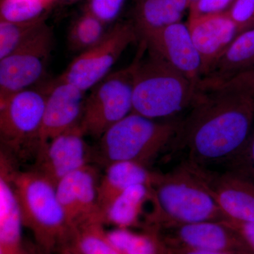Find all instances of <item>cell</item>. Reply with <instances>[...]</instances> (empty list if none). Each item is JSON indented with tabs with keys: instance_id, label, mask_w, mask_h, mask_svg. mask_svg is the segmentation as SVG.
<instances>
[{
	"instance_id": "1",
	"label": "cell",
	"mask_w": 254,
	"mask_h": 254,
	"mask_svg": "<svg viewBox=\"0 0 254 254\" xmlns=\"http://www.w3.org/2000/svg\"><path fill=\"white\" fill-rule=\"evenodd\" d=\"M190 109L181 120L174 146L185 150V160L193 165L228 166L250 140L254 95L226 81H202Z\"/></svg>"
},
{
	"instance_id": "2",
	"label": "cell",
	"mask_w": 254,
	"mask_h": 254,
	"mask_svg": "<svg viewBox=\"0 0 254 254\" xmlns=\"http://www.w3.org/2000/svg\"><path fill=\"white\" fill-rule=\"evenodd\" d=\"M150 189L152 210L146 222L155 231L227 220L195 167L186 160L168 173L155 172Z\"/></svg>"
},
{
	"instance_id": "3",
	"label": "cell",
	"mask_w": 254,
	"mask_h": 254,
	"mask_svg": "<svg viewBox=\"0 0 254 254\" xmlns=\"http://www.w3.org/2000/svg\"><path fill=\"white\" fill-rule=\"evenodd\" d=\"M0 166L6 170L12 185L23 227L31 232L42 250L50 253L68 242L72 228L54 184L36 170H14L3 153Z\"/></svg>"
},
{
	"instance_id": "4",
	"label": "cell",
	"mask_w": 254,
	"mask_h": 254,
	"mask_svg": "<svg viewBox=\"0 0 254 254\" xmlns=\"http://www.w3.org/2000/svg\"><path fill=\"white\" fill-rule=\"evenodd\" d=\"M147 49V48H146ZM140 42L136 55L132 112L145 118H170L191 108L198 87Z\"/></svg>"
},
{
	"instance_id": "5",
	"label": "cell",
	"mask_w": 254,
	"mask_h": 254,
	"mask_svg": "<svg viewBox=\"0 0 254 254\" xmlns=\"http://www.w3.org/2000/svg\"><path fill=\"white\" fill-rule=\"evenodd\" d=\"M180 125L181 120L158 122L131 112L100 137L98 158L105 166L133 162L148 168L175 143Z\"/></svg>"
},
{
	"instance_id": "6",
	"label": "cell",
	"mask_w": 254,
	"mask_h": 254,
	"mask_svg": "<svg viewBox=\"0 0 254 254\" xmlns=\"http://www.w3.org/2000/svg\"><path fill=\"white\" fill-rule=\"evenodd\" d=\"M138 58L126 67L109 73L91 89L83 105L80 127L86 136L99 139L133 110V93Z\"/></svg>"
},
{
	"instance_id": "7",
	"label": "cell",
	"mask_w": 254,
	"mask_h": 254,
	"mask_svg": "<svg viewBox=\"0 0 254 254\" xmlns=\"http://www.w3.org/2000/svg\"><path fill=\"white\" fill-rule=\"evenodd\" d=\"M138 39L132 21L116 23L99 43L79 53L59 78L86 93L109 74L125 50Z\"/></svg>"
},
{
	"instance_id": "8",
	"label": "cell",
	"mask_w": 254,
	"mask_h": 254,
	"mask_svg": "<svg viewBox=\"0 0 254 254\" xmlns=\"http://www.w3.org/2000/svg\"><path fill=\"white\" fill-rule=\"evenodd\" d=\"M53 41V32L46 24L0 60V103L14 93L31 88L43 77Z\"/></svg>"
},
{
	"instance_id": "9",
	"label": "cell",
	"mask_w": 254,
	"mask_h": 254,
	"mask_svg": "<svg viewBox=\"0 0 254 254\" xmlns=\"http://www.w3.org/2000/svg\"><path fill=\"white\" fill-rule=\"evenodd\" d=\"M47 97L43 91L28 88L0 103V137L8 150L18 152L29 145L37 147Z\"/></svg>"
},
{
	"instance_id": "10",
	"label": "cell",
	"mask_w": 254,
	"mask_h": 254,
	"mask_svg": "<svg viewBox=\"0 0 254 254\" xmlns=\"http://www.w3.org/2000/svg\"><path fill=\"white\" fill-rule=\"evenodd\" d=\"M85 136L78 125L40 145L34 170L56 186L64 177L90 165L92 153Z\"/></svg>"
},
{
	"instance_id": "11",
	"label": "cell",
	"mask_w": 254,
	"mask_h": 254,
	"mask_svg": "<svg viewBox=\"0 0 254 254\" xmlns=\"http://www.w3.org/2000/svg\"><path fill=\"white\" fill-rule=\"evenodd\" d=\"M147 49L168 62L189 79L199 86L203 78L200 55L187 23H172L139 36Z\"/></svg>"
},
{
	"instance_id": "12",
	"label": "cell",
	"mask_w": 254,
	"mask_h": 254,
	"mask_svg": "<svg viewBox=\"0 0 254 254\" xmlns=\"http://www.w3.org/2000/svg\"><path fill=\"white\" fill-rule=\"evenodd\" d=\"M192 165L203 179L227 220L254 222L253 179L235 170L217 172Z\"/></svg>"
},
{
	"instance_id": "13",
	"label": "cell",
	"mask_w": 254,
	"mask_h": 254,
	"mask_svg": "<svg viewBox=\"0 0 254 254\" xmlns=\"http://www.w3.org/2000/svg\"><path fill=\"white\" fill-rule=\"evenodd\" d=\"M46 88V106L36 148L79 125L86 98V92L60 78Z\"/></svg>"
},
{
	"instance_id": "14",
	"label": "cell",
	"mask_w": 254,
	"mask_h": 254,
	"mask_svg": "<svg viewBox=\"0 0 254 254\" xmlns=\"http://www.w3.org/2000/svg\"><path fill=\"white\" fill-rule=\"evenodd\" d=\"M161 231L165 232L161 238L170 250L251 251L242 237L225 221L194 222Z\"/></svg>"
},
{
	"instance_id": "15",
	"label": "cell",
	"mask_w": 254,
	"mask_h": 254,
	"mask_svg": "<svg viewBox=\"0 0 254 254\" xmlns=\"http://www.w3.org/2000/svg\"><path fill=\"white\" fill-rule=\"evenodd\" d=\"M186 23L201 60L203 79L238 36V28L227 11L189 16Z\"/></svg>"
},
{
	"instance_id": "16",
	"label": "cell",
	"mask_w": 254,
	"mask_h": 254,
	"mask_svg": "<svg viewBox=\"0 0 254 254\" xmlns=\"http://www.w3.org/2000/svg\"><path fill=\"white\" fill-rule=\"evenodd\" d=\"M98 185L96 172L88 165L64 177L56 185L58 198L71 228L100 218Z\"/></svg>"
},
{
	"instance_id": "17",
	"label": "cell",
	"mask_w": 254,
	"mask_h": 254,
	"mask_svg": "<svg viewBox=\"0 0 254 254\" xmlns=\"http://www.w3.org/2000/svg\"><path fill=\"white\" fill-rule=\"evenodd\" d=\"M23 227L12 185L0 166V254H28L23 245Z\"/></svg>"
},
{
	"instance_id": "18",
	"label": "cell",
	"mask_w": 254,
	"mask_h": 254,
	"mask_svg": "<svg viewBox=\"0 0 254 254\" xmlns=\"http://www.w3.org/2000/svg\"><path fill=\"white\" fill-rule=\"evenodd\" d=\"M154 172L133 162H117L106 166L98 185V205L100 213L118 195L129 187L145 185L151 186Z\"/></svg>"
},
{
	"instance_id": "19",
	"label": "cell",
	"mask_w": 254,
	"mask_h": 254,
	"mask_svg": "<svg viewBox=\"0 0 254 254\" xmlns=\"http://www.w3.org/2000/svg\"><path fill=\"white\" fill-rule=\"evenodd\" d=\"M151 200V189L148 185L129 187L100 213V220L104 225L110 224L116 228L136 227L141 222L145 205Z\"/></svg>"
},
{
	"instance_id": "20",
	"label": "cell",
	"mask_w": 254,
	"mask_h": 254,
	"mask_svg": "<svg viewBox=\"0 0 254 254\" xmlns=\"http://www.w3.org/2000/svg\"><path fill=\"white\" fill-rule=\"evenodd\" d=\"M189 0H134L133 20L138 35L182 21Z\"/></svg>"
},
{
	"instance_id": "21",
	"label": "cell",
	"mask_w": 254,
	"mask_h": 254,
	"mask_svg": "<svg viewBox=\"0 0 254 254\" xmlns=\"http://www.w3.org/2000/svg\"><path fill=\"white\" fill-rule=\"evenodd\" d=\"M254 66V28L236 37L203 81L217 82Z\"/></svg>"
},
{
	"instance_id": "22",
	"label": "cell",
	"mask_w": 254,
	"mask_h": 254,
	"mask_svg": "<svg viewBox=\"0 0 254 254\" xmlns=\"http://www.w3.org/2000/svg\"><path fill=\"white\" fill-rule=\"evenodd\" d=\"M98 218L78 224L71 230L68 242L73 254H122L113 245Z\"/></svg>"
},
{
	"instance_id": "23",
	"label": "cell",
	"mask_w": 254,
	"mask_h": 254,
	"mask_svg": "<svg viewBox=\"0 0 254 254\" xmlns=\"http://www.w3.org/2000/svg\"><path fill=\"white\" fill-rule=\"evenodd\" d=\"M107 233L122 254H171L155 230L136 233L129 229L116 228Z\"/></svg>"
},
{
	"instance_id": "24",
	"label": "cell",
	"mask_w": 254,
	"mask_h": 254,
	"mask_svg": "<svg viewBox=\"0 0 254 254\" xmlns=\"http://www.w3.org/2000/svg\"><path fill=\"white\" fill-rule=\"evenodd\" d=\"M104 23L88 11H83L70 28L68 45L73 52L81 53L99 43L105 33Z\"/></svg>"
},
{
	"instance_id": "25",
	"label": "cell",
	"mask_w": 254,
	"mask_h": 254,
	"mask_svg": "<svg viewBox=\"0 0 254 254\" xmlns=\"http://www.w3.org/2000/svg\"><path fill=\"white\" fill-rule=\"evenodd\" d=\"M46 24V17L27 22L0 21V60L14 51Z\"/></svg>"
},
{
	"instance_id": "26",
	"label": "cell",
	"mask_w": 254,
	"mask_h": 254,
	"mask_svg": "<svg viewBox=\"0 0 254 254\" xmlns=\"http://www.w3.org/2000/svg\"><path fill=\"white\" fill-rule=\"evenodd\" d=\"M50 0H1L0 21L27 22L46 17Z\"/></svg>"
},
{
	"instance_id": "27",
	"label": "cell",
	"mask_w": 254,
	"mask_h": 254,
	"mask_svg": "<svg viewBox=\"0 0 254 254\" xmlns=\"http://www.w3.org/2000/svg\"><path fill=\"white\" fill-rule=\"evenodd\" d=\"M125 1L126 0H88L85 11L107 25L118 18Z\"/></svg>"
},
{
	"instance_id": "28",
	"label": "cell",
	"mask_w": 254,
	"mask_h": 254,
	"mask_svg": "<svg viewBox=\"0 0 254 254\" xmlns=\"http://www.w3.org/2000/svg\"><path fill=\"white\" fill-rule=\"evenodd\" d=\"M238 28L239 34L247 30L254 16V0H235L227 11Z\"/></svg>"
},
{
	"instance_id": "29",
	"label": "cell",
	"mask_w": 254,
	"mask_h": 254,
	"mask_svg": "<svg viewBox=\"0 0 254 254\" xmlns=\"http://www.w3.org/2000/svg\"><path fill=\"white\" fill-rule=\"evenodd\" d=\"M227 168L254 178V135L250 137L245 148Z\"/></svg>"
},
{
	"instance_id": "30",
	"label": "cell",
	"mask_w": 254,
	"mask_h": 254,
	"mask_svg": "<svg viewBox=\"0 0 254 254\" xmlns=\"http://www.w3.org/2000/svg\"><path fill=\"white\" fill-rule=\"evenodd\" d=\"M235 0H196L190 6L189 16L218 14L228 11Z\"/></svg>"
},
{
	"instance_id": "31",
	"label": "cell",
	"mask_w": 254,
	"mask_h": 254,
	"mask_svg": "<svg viewBox=\"0 0 254 254\" xmlns=\"http://www.w3.org/2000/svg\"><path fill=\"white\" fill-rule=\"evenodd\" d=\"M242 237L254 254V222H241L224 220Z\"/></svg>"
},
{
	"instance_id": "32",
	"label": "cell",
	"mask_w": 254,
	"mask_h": 254,
	"mask_svg": "<svg viewBox=\"0 0 254 254\" xmlns=\"http://www.w3.org/2000/svg\"><path fill=\"white\" fill-rule=\"evenodd\" d=\"M171 254H254L251 251H203L177 249L170 250Z\"/></svg>"
},
{
	"instance_id": "33",
	"label": "cell",
	"mask_w": 254,
	"mask_h": 254,
	"mask_svg": "<svg viewBox=\"0 0 254 254\" xmlns=\"http://www.w3.org/2000/svg\"><path fill=\"white\" fill-rule=\"evenodd\" d=\"M254 28V16L253 18H252V21H250V24H249L248 26H247V30L251 29V28ZM247 30H246V31H247Z\"/></svg>"
},
{
	"instance_id": "34",
	"label": "cell",
	"mask_w": 254,
	"mask_h": 254,
	"mask_svg": "<svg viewBox=\"0 0 254 254\" xmlns=\"http://www.w3.org/2000/svg\"><path fill=\"white\" fill-rule=\"evenodd\" d=\"M189 1H190V4H193V2H195V1H196V0H189Z\"/></svg>"
},
{
	"instance_id": "35",
	"label": "cell",
	"mask_w": 254,
	"mask_h": 254,
	"mask_svg": "<svg viewBox=\"0 0 254 254\" xmlns=\"http://www.w3.org/2000/svg\"><path fill=\"white\" fill-rule=\"evenodd\" d=\"M251 70H252V74H253V76L254 77V67H252V68H251Z\"/></svg>"
},
{
	"instance_id": "36",
	"label": "cell",
	"mask_w": 254,
	"mask_h": 254,
	"mask_svg": "<svg viewBox=\"0 0 254 254\" xmlns=\"http://www.w3.org/2000/svg\"><path fill=\"white\" fill-rule=\"evenodd\" d=\"M64 1H75V0H64Z\"/></svg>"
},
{
	"instance_id": "37",
	"label": "cell",
	"mask_w": 254,
	"mask_h": 254,
	"mask_svg": "<svg viewBox=\"0 0 254 254\" xmlns=\"http://www.w3.org/2000/svg\"><path fill=\"white\" fill-rule=\"evenodd\" d=\"M50 1H54V0H50Z\"/></svg>"
}]
</instances>
